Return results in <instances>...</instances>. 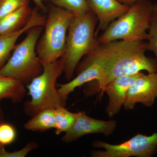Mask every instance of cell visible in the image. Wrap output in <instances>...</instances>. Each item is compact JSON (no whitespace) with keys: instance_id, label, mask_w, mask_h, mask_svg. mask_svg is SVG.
<instances>
[{"instance_id":"44dd1931","label":"cell","mask_w":157,"mask_h":157,"mask_svg":"<svg viewBox=\"0 0 157 157\" xmlns=\"http://www.w3.org/2000/svg\"><path fill=\"white\" fill-rule=\"evenodd\" d=\"M5 147L0 144V157H25L31 151L38 148L39 144L35 141H30L23 148L12 152L7 151Z\"/></svg>"},{"instance_id":"ac0fdd59","label":"cell","mask_w":157,"mask_h":157,"mask_svg":"<svg viewBox=\"0 0 157 157\" xmlns=\"http://www.w3.org/2000/svg\"><path fill=\"white\" fill-rule=\"evenodd\" d=\"M148 30L147 50L151 51L154 53L156 59L157 66V2L153 4Z\"/></svg>"},{"instance_id":"7c38bea8","label":"cell","mask_w":157,"mask_h":157,"mask_svg":"<svg viewBox=\"0 0 157 157\" xmlns=\"http://www.w3.org/2000/svg\"><path fill=\"white\" fill-rule=\"evenodd\" d=\"M39 9H33V14L28 23L19 30L0 36V70L5 64L11 51L14 48L15 42L20 36L31 28L36 26H44L46 16L42 15Z\"/></svg>"},{"instance_id":"8fae6325","label":"cell","mask_w":157,"mask_h":157,"mask_svg":"<svg viewBox=\"0 0 157 157\" xmlns=\"http://www.w3.org/2000/svg\"><path fill=\"white\" fill-rule=\"evenodd\" d=\"M87 2L99 22L95 32L96 37L98 32L105 30L112 21L126 13L129 9V6L117 0H87Z\"/></svg>"},{"instance_id":"7a4b0ae2","label":"cell","mask_w":157,"mask_h":157,"mask_svg":"<svg viewBox=\"0 0 157 157\" xmlns=\"http://www.w3.org/2000/svg\"><path fill=\"white\" fill-rule=\"evenodd\" d=\"M98 18L91 10L80 16H74L68 28L66 46L61 59L65 78H73L81 59L99 44L95 29Z\"/></svg>"},{"instance_id":"9c48e42d","label":"cell","mask_w":157,"mask_h":157,"mask_svg":"<svg viewBox=\"0 0 157 157\" xmlns=\"http://www.w3.org/2000/svg\"><path fill=\"white\" fill-rule=\"evenodd\" d=\"M157 97V72L147 75L143 73L130 86L124 107L126 110H132L138 103L151 107Z\"/></svg>"},{"instance_id":"cb8c5ba5","label":"cell","mask_w":157,"mask_h":157,"mask_svg":"<svg viewBox=\"0 0 157 157\" xmlns=\"http://www.w3.org/2000/svg\"><path fill=\"white\" fill-rule=\"evenodd\" d=\"M4 121V112L1 107V101H0V123L4 121Z\"/></svg>"},{"instance_id":"5b68a950","label":"cell","mask_w":157,"mask_h":157,"mask_svg":"<svg viewBox=\"0 0 157 157\" xmlns=\"http://www.w3.org/2000/svg\"><path fill=\"white\" fill-rule=\"evenodd\" d=\"M43 66L42 73L26 86L31 99L24 104V111L31 117L43 109L65 107L66 104L56 88L57 80L63 73L61 59Z\"/></svg>"},{"instance_id":"9a60e30c","label":"cell","mask_w":157,"mask_h":157,"mask_svg":"<svg viewBox=\"0 0 157 157\" xmlns=\"http://www.w3.org/2000/svg\"><path fill=\"white\" fill-rule=\"evenodd\" d=\"M25 128L33 132H43L55 128V109L48 108L39 111L28 121Z\"/></svg>"},{"instance_id":"5bb4252c","label":"cell","mask_w":157,"mask_h":157,"mask_svg":"<svg viewBox=\"0 0 157 157\" xmlns=\"http://www.w3.org/2000/svg\"><path fill=\"white\" fill-rule=\"evenodd\" d=\"M26 92L25 84L21 82L0 74V101L7 99L17 104L23 100Z\"/></svg>"},{"instance_id":"4fadbf2b","label":"cell","mask_w":157,"mask_h":157,"mask_svg":"<svg viewBox=\"0 0 157 157\" xmlns=\"http://www.w3.org/2000/svg\"><path fill=\"white\" fill-rule=\"evenodd\" d=\"M33 9L26 6L0 17V36L14 33L23 28L29 22Z\"/></svg>"},{"instance_id":"d6986e66","label":"cell","mask_w":157,"mask_h":157,"mask_svg":"<svg viewBox=\"0 0 157 157\" xmlns=\"http://www.w3.org/2000/svg\"><path fill=\"white\" fill-rule=\"evenodd\" d=\"M17 132L11 124L2 122L0 123V144L3 146L9 145L16 140Z\"/></svg>"},{"instance_id":"6da1fadb","label":"cell","mask_w":157,"mask_h":157,"mask_svg":"<svg viewBox=\"0 0 157 157\" xmlns=\"http://www.w3.org/2000/svg\"><path fill=\"white\" fill-rule=\"evenodd\" d=\"M147 42L144 41L127 42L116 41V53L112 67L100 81H92L85 85L86 97L92 96L102 90L113 79L145 70L148 73L157 72L156 61L147 57Z\"/></svg>"},{"instance_id":"8992f818","label":"cell","mask_w":157,"mask_h":157,"mask_svg":"<svg viewBox=\"0 0 157 157\" xmlns=\"http://www.w3.org/2000/svg\"><path fill=\"white\" fill-rule=\"evenodd\" d=\"M47 12L45 31L36 47L42 64L52 63L61 58L64 52L68 28L75 16L70 11L53 5Z\"/></svg>"},{"instance_id":"e0dca14e","label":"cell","mask_w":157,"mask_h":157,"mask_svg":"<svg viewBox=\"0 0 157 157\" xmlns=\"http://www.w3.org/2000/svg\"><path fill=\"white\" fill-rule=\"evenodd\" d=\"M53 6L70 11L75 16H80L90 11L87 0H42Z\"/></svg>"},{"instance_id":"603a6c76","label":"cell","mask_w":157,"mask_h":157,"mask_svg":"<svg viewBox=\"0 0 157 157\" xmlns=\"http://www.w3.org/2000/svg\"><path fill=\"white\" fill-rule=\"evenodd\" d=\"M117 1L123 5L130 7L135 3L142 0H117Z\"/></svg>"},{"instance_id":"7402d4cb","label":"cell","mask_w":157,"mask_h":157,"mask_svg":"<svg viewBox=\"0 0 157 157\" xmlns=\"http://www.w3.org/2000/svg\"><path fill=\"white\" fill-rule=\"evenodd\" d=\"M32 1L35 3L36 6H37V8L39 10L44 12H47L48 9L44 5V2H43L42 0H32Z\"/></svg>"},{"instance_id":"ba28073f","label":"cell","mask_w":157,"mask_h":157,"mask_svg":"<svg viewBox=\"0 0 157 157\" xmlns=\"http://www.w3.org/2000/svg\"><path fill=\"white\" fill-rule=\"evenodd\" d=\"M116 121L99 120L90 117L86 111L76 113L75 122L68 132L65 133L61 140L65 143H71L78 140L84 135L100 133L105 136L112 135L116 128Z\"/></svg>"},{"instance_id":"277c9868","label":"cell","mask_w":157,"mask_h":157,"mask_svg":"<svg viewBox=\"0 0 157 157\" xmlns=\"http://www.w3.org/2000/svg\"><path fill=\"white\" fill-rule=\"evenodd\" d=\"M44 26H36L27 31L26 36L14 48L12 56L0 70V74L29 84L43 71L36 50Z\"/></svg>"},{"instance_id":"30bf717a","label":"cell","mask_w":157,"mask_h":157,"mask_svg":"<svg viewBox=\"0 0 157 157\" xmlns=\"http://www.w3.org/2000/svg\"><path fill=\"white\" fill-rule=\"evenodd\" d=\"M144 73H138L120 76L113 79L105 86L101 93H106L109 98L106 112L109 117L118 114L127 100L130 86Z\"/></svg>"},{"instance_id":"ffe728a7","label":"cell","mask_w":157,"mask_h":157,"mask_svg":"<svg viewBox=\"0 0 157 157\" xmlns=\"http://www.w3.org/2000/svg\"><path fill=\"white\" fill-rule=\"evenodd\" d=\"M29 2L30 0H0V17L29 5Z\"/></svg>"},{"instance_id":"52a82bcc","label":"cell","mask_w":157,"mask_h":157,"mask_svg":"<svg viewBox=\"0 0 157 157\" xmlns=\"http://www.w3.org/2000/svg\"><path fill=\"white\" fill-rule=\"evenodd\" d=\"M93 146L104 151H93V157H150L156 151L157 132L151 136L138 134L130 140L119 144H109L101 140H95Z\"/></svg>"},{"instance_id":"3957f363","label":"cell","mask_w":157,"mask_h":157,"mask_svg":"<svg viewBox=\"0 0 157 157\" xmlns=\"http://www.w3.org/2000/svg\"><path fill=\"white\" fill-rule=\"evenodd\" d=\"M153 4L142 0L129 7L128 10L112 21L97 38L100 43L123 40L127 42L147 40Z\"/></svg>"},{"instance_id":"2e32d148","label":"cell","mask_w":157,"mask_h":157,"mask_svg":"<svg viewBox=\"0 0 157 157\" xmlns=\"http://www.w3.org/2000/svg\"><path fill=\"white\" fill-rule=\"evenodd\" d=\"M76 113L69 111L64 106L55 108V133L57 135L66 133L73 126L76 121Z\"/></svg>"}]
</instances>
